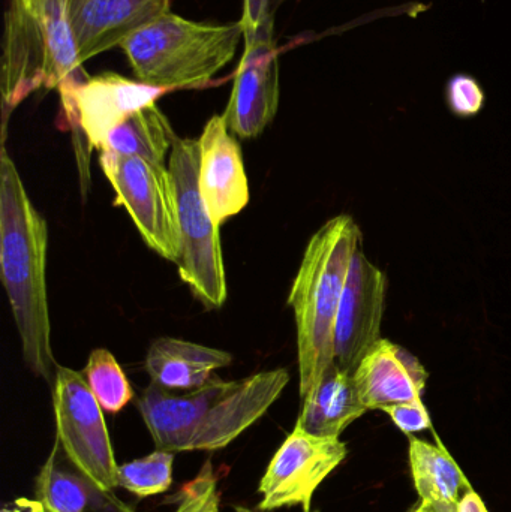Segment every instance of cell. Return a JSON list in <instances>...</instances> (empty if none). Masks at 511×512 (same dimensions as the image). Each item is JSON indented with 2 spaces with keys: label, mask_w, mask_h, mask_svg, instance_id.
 I'll list each match as a JSON object with an SVG mask.
<instances>
[{
  "label": "cell",
  "mask_w": 511,
  "mask_h": 512,
  "mask_svg": "<svg viewBox=\"0 0 511 512\" xmlns=\"http://www.w3.org/2000/svg\"><path fill=\"white\" fill-rule=\"evenodd\" d=\"M458 512H489L485 502L473 489L464 492L458 502Z\"/></svg>",
  "instance_id": "obj_27"
},
{
  "label": "cell",
  "mask_w": 511,
  "mask_h": 512,
  "mask_svg": "<svg viewBox=\"0 0 511 512\" xmlns=\"http://www.w3.org/2000/svg\"><path fill=\"white\" fill-rule=\"evenodd\" d=\"M447 102L456 116H476L485 105V93L474 78L458 75L447 86Z\"/></svg>",
  "instance_id": "obj_24"
},
{
  "label": "cell",
  "mask_w": 511,
  "mask_h": 512,
  "mask_svg": "<svg viewBox=\"0 0 511 512\" xmlns=\"http://www.w3.org/2000/svg\"><path fill=\"white\" fill-rule=\"evenodd\" d=\"M347 454V445L341 439L320 438L294 427L261 478L258 493L263 499L258 511L302 507L303 512H311L318 487Z\"/></svg>",
  "instance_id": "obj_9"
},
{
  "label": "cell",
  "mask_w": 511,
  "mask_h": 512,
  "mask_svg": "<svg viewBox=\"0 0 511 512\" xmlns=\"http://www.w3.org/2000/svg\"><path fill=\"white\" fill-rule=\"evenodd\" d=\"M173 463L174 453L156 448L146 457L119 466V487L138 498L161 495L173 484Z\"/></svg>",
  "instance_id": "obj_22"
},
{
  "label": "cell",
  "mask_w": 511,
  "mask_h": 512,
  "mask_svg": "<svg viewBox=\"0 0 511 512\" xmlns=\"http://www.w3.org/2000/svg\"><path fill=\"white\" fill-rule=\"evenodd\" d=\"M173 512H221L218 475L212 460L207 459L198 474L173 496Z\"/></svg>",
  "instance_id": "obj_23"
},
{
  "label": "cell",
  "mask_w": 511,
  "mask_h": 512,
  "mask_svg": "<svg viewBox=\"0 0 511 512\" xmlns=\"http://www.w3.org/2000/svg\"><path fill=\"white\" fill-rule=\"evenodd\" d=\"M68 2L11 0L3 39V140L8 114L33 90L57 89L65 104L90 78L78 56Z\"/></svg>",
  "instance_id": "obj_4"
},
{
  "label": "cell",
  "mask_w": 511,
  "mask_h": 512,
  "mask_svg": "<svg viewBox=\"0 0 511 512\" xmlns=\"http://www.w3.org/2000/svg\"><path fill=\"white\" fill-rule=\"evenodd\" d=\"M83 376L93 396L108 414H117L134 399L125 372L108 349L98 348L90 352Z\"/></svg>",
  "instance_id": "obj_21"
},
{
  "label": "cell",
  "mask_w": 511,
  "mask_h": 512,
  "mask_svg": "<svg viewBox=\"0 0 511 512\" xmlns=\"http://www.w3.org/2000/svg\"><path fill=\"white\" fill-rule=\"evenodd\" d=\"M362 231L350 215L329 219L309 240L288 304L297 327L300 396L315 387L335 363V324Z\"/></svg>",
  "instance_id": "obj_3"
},
{
  "label": "cell",
  "mask_w": 511,
  "mask_h": 512,
  "mask_svg": "<svg viewBox=\"0 0 511 512\" xmlns=\"http://www.w3.org/2000/svg\"><path fill=\"white\" fill-rule=\"evenodd\" d=\"M413 512H416V507H414V510H413Z\"/></svg>",
  "instance_id": "obj_31"
},
{
  "label": "cell",
  "mask_w": 511,
  "mask_h": 512,
  "mask_svg": "<svg viewBox=\"0 0 511 512\" xmlns=\"http://www.w3.org/2000/svg\"><path fill=\"white\" fill-rule=\"evenodd\" d=\"M176 138L177 135L170 120L155 102L135 111L122 125L117 126L108 135L99 152L138 156V158L165 164V159L173 149Z\"/></svg>",
  "instance_id": "obj_20"
},
{
  "label": "cell",
  "mask_w": 511,
  "mask_h": 512,
  "mask_svg": "<svg viewBox=\"0 0 511 512\" xmlns=\"http://www.w3.org/2000/svg\"><path fill=\"white\" fill-rule=\"evenodd\" d=\"M270 2L272 0H245L243 15L240 18L245 45L251 44L261 33L275 30V20H273Z\"/></svg>",
  "instance_id": "obj_26"
},
{
  "label": "cell",
  "mask_w": 511,
  "mask_h": 512,
  "mask_svg": "<svg viewBox=\"0 0 511 512\" xmlns=\"http://www.w3.org/2000/svg\"><path fill=\"white\" fill-rule=\"evenodd\" d=\"M243 29L197 23L167 11L123 39L135 77L161 89L203 87L236 56Z\"/></svg>",
  "instance_id": "obj_5"
},
{
  "label": "cell",
  "mask_w": 511,
  "mask_h": 512,
  "mask_svg": "<svg viewBox=\"0 0 511 512\" xmlns=\"http://www.w3.org/2000/svg\"><path fill=\"white\" fill-rule=\"evenodd\" d=\"M233 363L230 352L209 348L174 337H161L146 355L150 381L170 391H191L203 387L216 370Z\"/></svg>",
  "instance_id": "obj_17"
},
{
  "label": "cell",
  "mask_w": 511,
  "mask_h": 512,
  "mask_svg": "<svg viewBox=\"0 0 511 512\" xmlns=\"http://www.w3.org/2000/svg\"><path fill=\"white\" fill-rule=\"evenodd\" d=\"M279 107V60L275 32L245 45L233 92L222 114L231 134L251 140L273 122Z\"/></svg>",
  "instance_id": "obj_12"
},
{
  "label": "cell",
  "mask_w": 511,
  "mask_h": 512,
  "mask_svg": "<svg viewBox=\"0 0 511 512\" xmlns=\"http://www.w3.org/2000/svg\"><path fill=\"white\" fill-rule=\"evenodd\" d=\"M99 165L125 207L143 242L161 258H179L176 182L170 168L138 156L99 152Z\"/></svg>",
  "instance_id": "obj_7"
},
{
  "label": "cell",
  "mask_w": 511,
  "mask_h": 512,
  "mask_svg": "<svg viewBox=\"0 0 511 512\" xmlns=\"http://www.w3.org/2000/svg\"><path fill=\"white\" fill-rule=\"evenodd\" d=\"M48 227L27 195L17 165L0 155V273L30 372L53 387L57 366L51 348L47 291Z\"/></svg>",
  "instance_id": "obj_2"
},
{
  "label": "cell",
  "mask_w": 511,
  "mask_h": 512,
  "mask_svg": "<svg viewBox=\"0 0 511 512\" xmlns=\"http://www.w3.org/2000/svg\"><path fill=\"white\" fill-rule=\"evenodd\" d=\"M410 466L420 499L416 512H458L462 492L471 486L443 447L410 438Z\"/></svg>",
  "instance_id": "obj_19"
},
{
  "label": "cell",
  "mask_w": 511,
  "mask_h": 512,
  "mask_svg": "<svg viewBox=\"0 0 511 512\" xmlns=\"http://www.w3.org/2000/svg\"><path fill=\"white\" fill-rule=\"evenodd\" d=\"M2 512H45L38 501H29V499H17L12 504L6 505Z\"/></svg>",
  "instance_id": "obj_28"
},
{
  "label": "cell",
  "mask_w": 511,
  "mask_h": 512,
  "mask_svg": "<svg viewBox=\"0 0 511 512\" xmlns=\"http://www.w3.org/2000/svg\"><path fill=\"white\" fill-rule=\"evenodd\" d=\"M35 498L45 512H137L81 471L57 441L36 477Z\"/></svg>",
  "instance_id": "obj_16"
},
{
  "label": "cell",
  "mask_w": 511,
  "mask_h": 512,
  "mask_svg": "<svg viewBox=\"0 0 511 512\" xmlns=\"http://www.w3.org/2000/svg\"><path fill=\"white\" fill-rule=\"evenodd\" d=\"M381 411L386 412L396 427L407 435L431 429V417H429L428 409L422 399L395 403V405L386 406Z\"/></svg>",
  "instance_id": "obj_25"
},
{
  "label": "cell",
  "mask_w": 511,
  "mask_h": 512,
  "mask_svg": "<svg viewBox=\"0 0 511 512\" xmlns=\"http://www.w3.org/2000/svg\"><path fill=\"white\" fill-rule=\"evenodd\" d=\"M281 2H282V0H281Z\"/></svg>",
  "instance_id": "obj_32"
},
{
  "label": "cell",
  "mask_w": 511,
  "mask_h": 512,
  "mask_svg": "<svg viewBox=\"0 0 511 512\" xmlns=\"http://www.w3.org/2000/svg\"><path fill=\"white\" fill-rule=\"evenodd\" d=\"M200 144V191L210 218L221 227L249 203V183L242 149L225 123L213 116L204 126Z\"/></svg>",
  "instance_id": "obj_13"
},
{
  "label": "cell",
  "mask_w": 511,
  "mask_h": 512,
  "mask_svg": "<svg viewBox=\"0 0 511 512\" xmlns=\"http://www.w3.org/2000/svg\"><path fill=\"white\" fill-rule=\"evenodd\" d=\"M167 92L108 71L90 77L62 105L69 122L83 132L89 150H101L117 126Z\"/></svg>",
  "instance_id": "obj_11"
},
{
  "label": "cell",
  "mask_w": 511,
  "mask_h": 512,
  "mask_svg": "<svg viewBox=\"0 0 511 512\" xmlns=\"http://www.w3.org/2000/svg\"><path fill=\"white\" fill-rule=\"evenodd\" d=\"M56 441L66 456L99 486L119 487V465L114 456L104 409L87 385L83 373L57 366L53 387Z\"/></svg>",
  "instance_id": "obj_8"
},
{
  "label": "cell",
  "mask_w": 511,
  "mask_h": 512,
  "mask_svg": "<svg viewBox=\"0 0 511 512\" xmlns=\"http://www.w3.org/2000/svg\"><path fill=\"white\" fill-rule=\"evenodd\" d=\"M288 382L287 369L239 381L213 376L203 387L183 393L150 382L138 400V411L158 450L218 451L263 418Z\"/></svg>",
  "instance_id": "obj_1"
},
{
  "label": "cell",
  "mask_w": 511,
  "mask_h": 512,
  "mask_svg": "<svg viewBox=\"0 0 511 512\" xmlns=\"http://www.w3.org/2000/svg\"><path fill=\"white\" fill-rule=\"evenodd\" d=\"M354 373L333 363L317 385L303 397L296 427L320 438H339L354 421L365 415Z\"/></svg>",
  "instance_id": "obj_18"
},
{
  "label": "cell",
  "mask_w": 511,
  "mask_h": 512,
  "mask_svg": "<svg viewBox=\"0 0 511 512\" xmlns=\"http://www.w3.org/2000/svg\"><path fill=\"white\" fill-rule=\"evenodd\" d=\"M429 373L419 358L380 339L354 372L360 400L368 411L422 399Z\"/></svg>",
  "instance_id": "obj_15"
},
{
  "label": "cell",
  "mask_w": 511,
  "mask_h": 512,
  "mask_svg": "<svg viewBox=\"0 0 511 512\" xmlns=\"http://www.w3.org/2000/svg\"><path fill=\"white\" fill-rule=\"evenodd\" d=\"M234 511H236V512H258V511H254V510H249V508H246V507H239V505H236V507H234ZM315 512H318V511H315Z\"/></svg>",
  "instance_id": "obj_29"
},
{
  "label": "cell",
  "mask_w": 511,
  "mask_h": 512,
  "mask_svg": "<svg viewBox=\"0 0 511 512\" xmlns=\"http://www.w3.org/2000/svg\"><path fill=\"white\" fill-rule=\"evenodd\" d=\"M177 191L180 249L177 270L194 297L206 309H221L227 301V274L219 225L210 218L200 191V144L177 137L168 158Z\"/></svg>",
  "instance_id": "obj_6"
},
{
  "label": "cell",
  "mask_w": 511,
  "mask_h": 512,
  "mask_svg": "<svg viewBox=\"0 0 511 512\" xmlns=\"http://www.w3.org/2000/svg\"><path fill=\"white\" fill-rule=\"evenodd\" d=\"M69 20L81 63L120 47L123 39L170 11V0H69Z\"/></svg>",
  "instance_id": "obj_14"
},
{
  "label": "cell",
  "mask_w": 511,
  "mask_h": 512,
  "mask_svg": "<svg viewBox=\"0 0 511 512\" xmlns=\"http://www.w3.org/2000/svg\"><path fill=\"white\" fill-rule=\"evenodd\" d=\"M387 285L384 271L360 248L351 261L335 324V363L347 372H356L381 339Z\"/></svg>",
  "instance_id": "obj_10"
},
{
  "label": "cell",
  "mask_w": 511,
  "mask_h": 512,
  "mask_svg": "<svg viewBox=\"0 0 511 512\" xmlns=\"http://www.w3.org/2000/svg\"><path fill=\"white\" fill-rule=\"evenodd\" d=\"M24 3H30L32 0H23Z\"/></svg>",
  "instance_id": "obj_30"
}]
</instances>
